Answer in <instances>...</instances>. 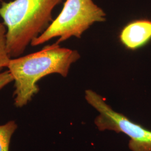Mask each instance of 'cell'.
I'll return each mask as SVG.
<instances>
[{"mask_svg": "<svg viewBox=\"0 0 151 151\" xmlns=\"http://www.w3.org/2000/svg\"><path fill=\"white\" fill-rule=\"evenodd\" d=\"M80 58L77 50L55 43L37 52L11 58L7 68L14 82L15 106L22 108L32 100L39 91L37 83L44 77L53 73L67 77L71 65Z\"/></svg>", "mask_w": 151, "mask_h": 151, "instance_id": "obj_1", "label": "cell"}, {"mask_svg": "<svg viewBox=\"0 0 151 151\" xmlns=\"http://www.w3.org/2000/svg\"><path fill=\"white\" fill-rule=\"evenodd\" d=\"M63 0H13L2 2L0 17L6 32L7 47L11 57L24 53L32 40L47 29L52 12Z\"/></svg>", "mask_w": 151, "mask_h": 151, "instance_id": "obj_2", "label": "cell"}, {"mask_svg": "<svg viewBox=\"0 0 151 151\" xmlns=\"http://www.w3.org/2000/svg\"><path fill=\"white\" fill-rule=\"evenodd\" d=\"M105 20L106 14L92 0H66L58 16L30 45L38 46L57 37L59 44L72 37L80 38L93 24Z\"/></svg>", "mask_w": 151, "mask_h": 151, "instance_id": "obj_3", "label": "cell"}, {"mask_svg": "<svg viewBox=\"0 0 151 151\" xmlns=\"http://www.w3.org/2000/svg\"><path fill=\"white\" fill-rule=\"evenodd\" d=\"M85 99L99 113L95 119V124L99 130L124 133L130 138L129 148L132 151H151V130L114 111L101 96L91 90L85 91Z\"/></svg>", "mask_w": 151, "mask_h": 151, "instance_id": "obj_4", "label": "cell"}, {"mask_svg": "<svg viewBox=\"0 0 151 151\" xmlns=\"http://www.w3.org/2000/svg\"><path fill=\"white\" fill-rule=\"evenodd\" d=\"M120 39L129 49L143 47L151 39V21L139 20L130 22L122 30Z\"/></svg>", "mask_w": 151, "mask_h": 151, "instance_id": "obj_5", "label": "cell"}, {"mask_svg": "<svg viewBox=\"0 0 151 151\" xmlns=\"http://www.w3.org/2000/svg\"><path fill=\"white\" fill-rule=\"evenodd\" d=\"M17 128V125L11 120L0 125V151H9L11 137Z\"/></svg>", "mask_w": 151, "mask_h": 151, "instance_id": "obj_6", "label": "cell"}, {"mask_svg": "<svg viewBox=\"0 0 151 151\" xmlns=\"http://www.w3.org/2000/svg\"><path fill=\"white\" fill-rule=\"evenodd\" d=\"M6 27L3 22H0V71L7 68L11 58L7 47Z\"/></svg>", "mask_w": 151, "mask_h": 151, "instance_id": "obj_7", "label": "cell"}, {"mask_svg": "<svg viewBox=\"0 0 151 151\" xmlns=\"http://www.w3.org/2000/svg\"><path fill=\"white\" fill-rule=\"evenodd\" d=\"M13 81V77L9 70L0 72V90Z\"/></svg>", "mask_w": 151, "mask_h": 151, "instance_id": "obj_8", "label": "cell"}, {"mask_svg": "<svg viewBox=\"0 0 151 151\" xmlns=\"http://www.w3.org/2000/svg\"><path fill=\"white\" fill-rule=\"evenodd\" d=\"M1 2V0H0V2Z\"/></svg>", "mask_w": 151, "mask_h": 151, "instance_id": "obj_9", "label": "cell"}]
</instances>
